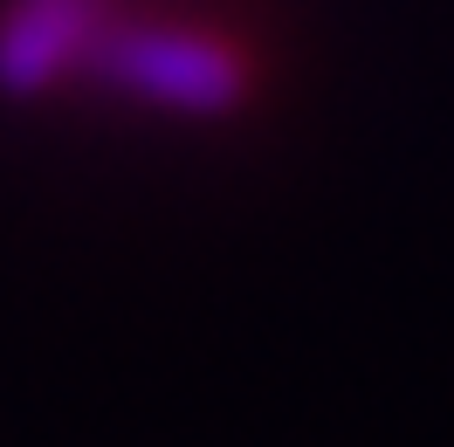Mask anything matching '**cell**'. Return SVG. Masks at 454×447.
Segmentation results:
<instances>
[{
	"instance_id": "2",
	"label": "cell",
	"mask_w": 454,
	"mask_h": 447,
	"mask_svg": "<svg viewBox=\"0 0 454 447\" xmlns=\"http://www.w3.org/2000/svg\"><path fill=\"white\" fill-rule=\"evenodd\" d=\"M104 28H111L104 0H14L0 21V90L28 97L56 83L62 69L97 56Z\"/></svg>"
},
{
	"instance_id": "1",
	"label": "cell",
	"mask_w": 454,
	"mask_h": 447,
	"mask_svg": "<svg viewBox=\"0 0 454 447\" xmlns=\"http://www.w3.org/2000/svg\"><path fill=\"white\" fill-rule=\"evenodd\" d=\"M90 62L166 111H227L241 97V56L193 28H104Z\"/></svg>"
}]
</instances>
